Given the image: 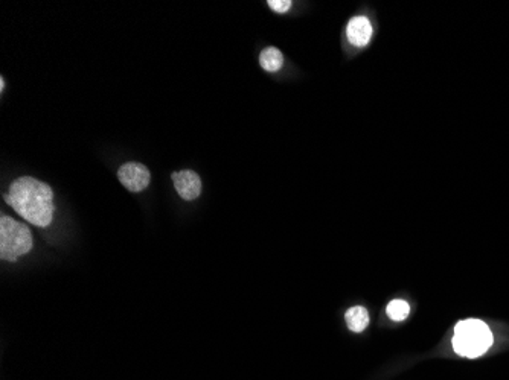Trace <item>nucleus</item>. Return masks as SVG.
<instances>
[{"label": "nucleus", "mask_w": 509, "mask_h": 380, "mask_svg": "<svg viewBox=\"0 0 509 380\" xmlns=\"http://www.w3.org/2000/svg\"><path fill=\"white\" fill-rule=\"evenodd\" d=\"M6 202L21 218L36 227H48L53 218V192L32 177H20L9 186Z\"/></svg>", "instance_id": "f257e3e1"}, {"label": "nucleus", "mask_w": 509, "mask_h": 380, "mask_svg": "<svg viewBox=\"0 0 509 380\" xmlns=\"http://www.w3.org/2000/svg\"><path fill=\"white\" fill-rule=\"evenodd\" d=\"M493 335L488 325L481 320H463L456 324L453 349L465 357H478L490 349Z\"/></svg>", "instance_id": "f03ea898"}, {"label": "nucleus", "mask_w": 509, "mask_h": 380, "mask_svg": "<svg viewBox=\"0 0 509 380\" xmlns=\"http://www.w3.org/2000/svg\"><path fill=\"white\" fill-rule=\"evenodd\" d=\"M32 248V234L25 224L14 221L9 216L0 219V257L8 262L16 260Z\"/></svg>", "instance_id": "7ed1b4c3"}, {"label": "nucleus", "mask_w": 509, "mask_h": 380, "mask_svg": "<svg viewBox=\"0 0 509 380\" xmlns=\"http://www.w3.org/2000/svg\"><path fill=\"white\" fill-rule=\"evenodd\" d=\"M117 178L130 192L144 190L151 180L149 170L140 163H125L117 170Z\"/></svg>", "instance_id": "20e7f679"}, {"label": "nucleus", "mask_w": 509, "mask_h": 380, "mask_svg": "<svg viewBox=\"0 0 509 380\" xmlns=\"http://www.w3.org/2000/svg\"><path fill=\"white\" fill-rule=\"evenodd\" d=\"M172 181L183 200H197L201 193V180L194 170H180L172 173Z\"/></svg>", "instance_id": "39448f33"}, {"label": "nucleus", "mask_w": 509, "mask_h": 380, "mask_svg": "<svg viewBox=\"0 0 509 380\" xmlns=\"http://www.w3.org/2000/svg\"><path fill=\"white\" fill-rule=\"evenodd\" d=\"M346 36H348V40L354 46L357 48L366 46L372 37L371 21L363 16L354 17L348 23V28H346Z\"/></svg>", "instance_id": "423d86ee"}, {"label": "nucleus", "mask_w": 509, "mask_h": 380, "mask_svg": "<svg viewBox=\"0 0 509 380\" xmlns=\"http://www.w3.org/2000/svg\"><path fill=\"white\" fill-rule=\"evenodd\" d=\"M345 318L350 330L355 333L363 332L367 327V324H369V313H367V310L362 306L351 308L348 312H346Z\"/></svg>", "instance_id": "0eeeda50"}, {"label": "nucleus", "mask_w": 509, "mask_h": 380, "mask_svg": "<svg viewBox=\"0 0 509 380\" xmlns=\"http://www.w3.org/2000/svg\"><path fill=\"white\" fill-rule=\"evenodd\" d=\"M284 57L280 53L279 49L276 48H267L261 52V57H259V63H261V67L267 72H278L283 66Z\"/></svg>", "instance_id": "6e6552de"}, {"label": "nucleus", "mask_w": 509, "mask_h": 380, "mask_svg": "<svg viewBox=\"0 0 509 380\" xmlns=\"http://www.w3.org/2000/svg\"><path fill=\"white\" fill-rule=\"evenodd\" d=\"M386 310H387L389 317H391L394 321H403L407 318V315L410 312V306H409V303H406L404 300H392L387 304Z\"/></svg>", "instance_id": "1a4fd4ad"}, {"label": "nucleus", "mask_w": 509, "mask_h": 380, "mask_svg": "<svg viewBox=\"0 0 509 380\" xmlns=\"http://www.w3.org/2000/svg\"><path fill=\"white\" fill-rule=\"evenodd\" d=\"M267 5L272 8L276 13H287V11L291 8V2L290 0H268Z\"/></svg>", "instance_id": "9d476101"}, {"label": "nucleus", "mask_w": 509, "mask_h": 380, "mask_svg": "<svg viewBox=\"0 0 509 380\" xmlns=\"http://www.w3.org/2000/svg\"><path fill=\"white\" fill-rule=\"evenodd\" d=\"M4 87H5V82L2 80V81H0V90H4Z\"/></svg>", "instance_id": "9b49d317"}]
</instances>
